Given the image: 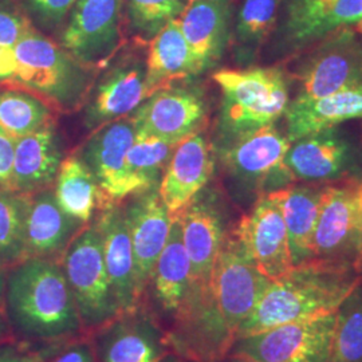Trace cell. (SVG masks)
Segmentation results:
<instances>
[{
	"mask_svg": "<svg viewBox=\"0 0 362 362\" xmlns=\"http://www.w3.org/2000/svg\"><path fill=\"white\" fill-rule=\"evenodd\" d=\"M23 362H49L47 361V358H46V356L38 349H31L28 350V353L26 354V357H25V360Z\"/></svg>",
	"mask_w": 362,
	"mask_h": 362,
	"instance_id": "obj_44",
	"label": "cell"
},
{
	"mask_svg": "<svg viewBox=\"0 0 362 362\" xmlns=\"http://www.w3.org/2000/svg\"><path fill=\"white\" fill-rule=\"evenodd\" d=\"M15 139L0 127V188L11 189Z\"/></svg>",
	"mask_w": 362,
	"mask_h": 362,
	"instance_id": "obj_40",
	"label": "cell"
},
{
	"mask_svg": "<svg viewBox=\"0 0 362 362\" xmlns=\"http://www.w3.org/2000/svg\"><path fill=\"white\" fill-rule=\"evenodd\" d=\"M272 282L259 272L230 231L212 272L211 291L233 341L239 326Z\"/></svg>",
	"mask_w": 362,
	"mask_h": 362,
	"instance_id": "obj_12",
	"label": "cell"
},
{
	"mask_svg": "<svg viewBox=\"0 0 362 362\" xmlns=\"http://www.w3.org/2000/svg\"><path fill=\"white\" fill-rule=\"evenodd\" d=\"M220 362H257L252 361V360H250V358H246V357H240V356H233V354H228V356H226L223 360Z\"/></svg>",
	"mask_w": 362,
	"mask_h": 362,
	"instance_id": "obj_47",
	"label": "cell"
},
{
	"mask_svg": "<svg viewBox=\"0 0 362 362\" xmlns=\"http://www.w3.org/2000/svg\"><path fill=\"white\" fill-rule=\"evenodd\" d=\"M204 189L176 216L180 219L182 242L191 264L192 287L202 293H211L212 272L220 248L233 227L227 224L219 197Z\"/></svg>",
	"mask_w": 362,
	"mask_h": 362,
	"instance_id": "obj_15",
	"label": "cell"
},
{
	"mask_svg": "<svg viewBox=\"0 0 362 362\" xmlns=\"http://www.w3.org/2000/svg\"><path fill=\"white\" fill-rule=\"evenodd\" d=\"M127 22L132 31L143 38L156 34L179 19L191 0H124Z\"/></svg>",
	"mask_w": 362,
	"mask_h": 362,
	"instance_id": "obj_36",
	"label": "cell"
},
{
	"mask_svg": "<svg viewBox=\"0 0 362 362\" xmlns=\"http://www.w3.org/2000/svg\"><path fill=\"white\" fill-rule=\"evenodd\" d=\"M357 272L362 276V179L360 185V257L357 263Z\"/></svg>",
	"mask_w": 362,
	"mask_h": 362,
	"instance_id": "obj_45",
	"label": "cell"
},
{
	"mask_svg": "<svg viewBox=\"0 0 362 362\" xmlns=\"http://www.w3.org/2000/svg\"><path fill=\"white\" fill-rule=\"evenodd\" d=\"M194 287L179 216H173L168 242L146 284L140 306L169 336L191 309Z\"/></svg>",
	"mask_w": 362,
	"mask_h": 362,
	"instance_id": "obj_10",
	"label": "cell"
},
{
	"mask_svg": "<svg viewBox=\"0 0 362 362\" xmlns=\"http://www.w3.org/2000/svg\"><path fill=\"white\" fill-rule=\"evenodd\" d=\"M329 362H362V276L337 309Z\"/></svg>",
	"mask_w": 362,
	"mask_h": 362,
	"instance_id": "obj_35",
	"label": "cell"
},
{
	"mask_svg": "<svg viewBox=\"0 0 362 362\" xmlns=\"http://www.w3.org/2000/svg\"><path fill=\"white\" fill-rule=\"evenodd\" d=\"M28 350L30 346L19 341L3 344L0 345V362H23Z\"/></svg>",
	"mask_w": 362,
	"mask_h": 362,
	"instance_id": "obj_42",
	"label": "cell"
},
{
	"mask_svg": "<svg viewBox=\"0 0 362 362\" xmlns=\"http://www.w3.org/2000/svg\"><path fill=\"white\" fill-rule=\"evenodd\" d=\"M175 148V144L164 140L136 137L125 158L127 199L158 188Z\"/></svg>",
	"mask_w": 362,
	"mask_h": 362,
	"instance_id": "obj_32",
	"label": "cell"
},
{
	"mask_svg": "<svg viewBox=\"0 0 362 362\" xmlns=\"http://www.w3.org/2000/svg\"><path fill=\"white\" fill-rule=\"evenodd\" d=\"M259 272L276 281L294 269L281 204L274 192L262 194L231 228Z\"/></svg>",
	"mask_w": 362,
	"mask_h": 362,
	"instance_id": "obj_13",
	"label": "cell"
},
{
	"mask_svg": "<svg viewBox=\"0 0 362 362\" xmlns=\"http://www.w3.org/2000/svg\"><path fill=\"white\" fill-rule=\"evenodd\" d=\"M38 350L46 356L49 362H98L89 334Z\"/></svg>",
	"mask_w": 362,
	"mask_h": 362,
	"instance_id": "obj_39",
	"label": "cell"
},
{
	"mask_svg": "<svg viewBox=\"0 0 362 362\" xmlns=\"http://www.w3.org/2000/svg\"><path fill=\"white\" fill-rule=\"evenodd\" d=\"M290 145L287 134L272 124L224 144L220 157L238 188L257 200L293 182L284 165Z\"/></svg>",
	"mask_w": 362,
	"mask_h": 362,
	"instance_id": "obj_9",
	"label": "cell"
},
{
	"mask_svg": "<svg viewBox=\"0 0 362 362\" xmlns=\"http://www.w3.org/2000/svg\"><path fill=\"white\" fill-rule=\"evenodd\" d=\"M361 19L362 0H285L282 38L288 50H306Z\"/></svg>",
	"mask_w": 362,
	"mask_h": 362,
	"instance_id": "obj_20",
	"label": "cell"
},
{
	"mask_svg": "<svg viewBox=\"0 0 362 362\" xmlns=\"http://www.w3.org/2000/svg\"><path fill=\"white\" fill-rule=\"evenodd\" d=\"M59 262L86 334L121 314L105 267L101 236L94 223L78 233Z\"/></svg>",
	"mask_w": 362,
	"mask_h": 362,
	"instance_id": "obj_6",
	"label": "cell"
},
{
	"mask_svg": "<svg viewBox=\"0 0 362 362\" xmlns=\"http://www.w3.org/2000/svg\"><path fill=\"white\" fill-rule=\"evenodd\" d=\"M54 122L52 105L16 85L0 86V127L15 140Z\"/></svg>",
	"mask_w": 362,
	"mask_h": 362,
	"instance_id": "obj_31",
	"label": "cell"
},
{
	"mask_svg": "<svg viewBox=\"0 0 362 362\" xmlns=\"http://www.w3.org/2000/svg\"><path fill=\"white\" fill-rule=\"evenodd\" d=\"M326 188L327 184L320 182H291L272 191L281 204L294 267L306 266L310 259L313 233Z\"/></svg>",
	"mask_w": 362,
	"mask_h": 362,
	"instance_id": "obj_28",
	"label": "cell"
},
{
	"mask_svg": "<svg viewBox=\"0 0 362 362\" xmlns=\"http://www.w3.org/2000/svg\"><path fill=\"white\" fill-rule=\"evenodd\" d=\"M134 140L136 129L132 117L119 118L97 129L81 156L97 179L104 208L127 200L125 158Z\"/></svg>",
	"mask_w": 362,
	"mask_h": 362,
	"instance_id": "obj_21",
	"label": "cell"
},
{
	"mask_svg": "<svg viewBox=\"0 0 362 362\" xmlns=\"http://www.w3.org/2000/svg\"><path fill=\"white\" fill-rule=\"evenodd\" d=\"M294 70L300 85L296 98H320L362 85V37L342 27L308 47Z\"/></svg>",
	"mask_w": 362,
	"mask_h": 362,
	"instance_id": "obj_8",
	"label": "cell"
},
{
	"mask_svg": "<svg viewBox=\"0 0 362 362\" xmlns=\"http://www.w3.org/2000/svg\"><path fill=\"white\" fill-rule=\"evenodd\" d=\"M130 117L136 137H152L177 145L202 132L207 106L197 91L167 86L149 95Z\"/></svg>",
	"mask_w": 362,
	"mask_h": 362,
	"instance_id": "obj_17",
	"label": "cell"
},
{
	"mask_svg": "<svg viewBox=\"0 0 362 362\" xmlns=\"http://www.w3.org/2000/svg\"><path fill=\"white\" fill-rule=\"evenodd\" d=\"M282 0H245L238 11L233 39L238 58L251 59L272 35L276 26Z\"/></svg>",
	"mask_w": 362,
	"mask_h": 362,
	"instance_id": "obj_33",
	"label": "cell"
},
{
	"mask_svg": "<svg viewBox=\"0 0 362 362\" xmlns=\"http://www.w3.org/2000/svg\"><path fill=\"white\" fill-rule=\"evenodd\" d=\"M13 341H16V338L13 336V329L8 324L4 309L0 306V345Z\"/></svg>",
	"mask_w": 362,
	"mask_h": 362,
	"instance_id": "obj_43",
	"label": "cell"
},
{
	"mask_svg": "<svg viewBox=\"0 0 362 362\" xmlns=\"http://www.w3.org/2000/svg\"><path fill=\"white\" fill-rule=\"evenodd\" d=\"M62 164V151L55 122L15 141L11 189L37 194L52 188Z\"/></svg>",
	"mask_w": 362,
	"mask_h": 362,
	"instance_id": "obj_26",
	"label": "cell"
},
{
	"mask_svg": "<svg viewBox=\"0 0 362 362\" xmlns=\"http://www.w3.org/2000/svg\"><path fill=\"white\" fill-rule=\"evenodd\" d=\"M16 62L13 85L45 98L47 103L70 106L85 89V66L65 49L31 26L13 47Z\"/></svg>",
	"mask_w": 362,
	"mask_h": 362,
	"instance_id": "obj_5",
	"label": "cell"
},
{
	"mask_svg": "<svg viewBox=\"0 0 362 362\" xmlns=\"http://www.w3.org/2000/svg\"><path fill=\"white\" fill-rule=\"evenodd\" d=\"M31 26L19 0H0V47L13 49Z\"/></svg>",
	"mask_w": 362,
	"mask_h": 362,
	"instance_id": "obj_38",
	"label": "cell"
},
{
	"mask_svg": "<svg viewBox=\"0 0 362 362\" xmlns=\"http://www.w3.org/2000/svg\"><path fill=\"white\" fill-rule=\"evenodd\" d=\"M356 30L360 33V35L362 37V19L357 23V27H356Z\"/></svg>",
	"mask_w": 362,
	"mask_h": 362,
	"instance_id": "obj_49",
	"label": "cell"
},
{
	"mask_svg": "<svg viewBox=\"0 0 362 362\" xmlns=\"http://www.w3.org/2000/svg\"><path fill=\"white\" fill-rule=\"evenodd\" d=\"M122 208L133 250L137 296L141 302L156 262L168 242L173 216L163 203L157 188L132 196Z\"/></svg>",
	"mask_w": 362,
	"mask_h": 362,
	"instance_id": "obj_18",
	"label": "cell"
},
{
	"mask_svg": "<svg viewBox=\"0 0 362 362\" xmlns=\"http://www.w3.org/2000/svg\"><path fill=\"white\" fill-rule=\"evenodd\" d=\"M89 336L98 362H163L173 354L167 333L141 306Z\"/></svg>",
	"mask_w": 362,
	"mask_h": 362,
	"instance_id": "obj_16",
	"label": "cell"
},
{
	"mask_svg": "<svg viewBox=\"0 0 362 362\" xmlns=\"http://www.w3.org/2000/svg\"><path fill=\"white\" fill-rule=\"evenodd\" d=\"M336 317L333 311L236 338L228 354L257 362H329Z\"/></svg>",
	"mask_w": 362,
	"mask_h": 362,
	"instance_id": "obj_7",
	"label": "cell"
},
{
	"mask_svg": "<svg viewBox=\"0 0 362 362\" xmlns=\"http://www.w3.org/2000/svg\"><path fill=\"white\" fill-rule=\"evenodd\" d=\"M93 223L101 236L105 267L118 309L121 314L134 310L140 306V302L129 230L122 204L104 208Z\"/></svg>",
	"mask_w": 362,
	"mask_h": 362,
	"instance_id": "obj_23",
	"label": "cell"
},
{
	"mask_svg": "<svg viewBox=\"0 0 362 362\" xmlns=\"http://www.w3.org/2000/svg\"><path fill=\"white\" fill-rule=\"evenodd\" d=\"M214 81L221 91L219 127L224 144L276 124L290 105L287 81L278 67L223 69Z\"/></svg>",
	"mask_w": 362,
	"mask_h": 362,
	"instance_id": "obj_3",
	"label": "cell"
},
{
	"mask_svg": "<svg viewBox=\"0 0 362 362\" xmlns=\"http://www.w3.org/2000/svg\"><path fill=\"white\" fill-rule=\"evenodd\" d=\"M284 165L293 182L329 184L362 177L361 151L337 127L291 143Z\"/></svg>",
	"mask_w": 362,
	"mask_h": 362,
	"instance_id": "obj_11",
	"label": "cell"
},
{
	"mask_svg": "<svg viewBox=\"0 0 362 362\" xmlns=\"http://www.w3.org/2000/svg\"><path fill=\"white\" fill-rule=\"evenodd\" d=\"M361 179L327 184L306 266L329 272H357Z\"/></svg>",
	"mask_w": 362,
	"mask_h": 362,
	"instance_id": "obj_4",
	"label": "cell"
},
{
	"mask_svg": "<svg viewBox=\"0 0 362 362\" xmlns=\"http://www.w3.org/2000/svg\"><path fill=\"white\" fill-rule=\"evenodd\" d=\"M52 192L66 215L85 226L91 224L104 208L97 179L86 161L78 156L62 161Z\"/></svg>",
	"mask_w": 362,
	"mask_h": 362,
	"instance_id": "obj_30",
	"label": "cell"
},
{
	"mask_svg": "<svg viewBox=\"0 0 362 362\" xmlns=\"http://www.w3.org/2000/svg\"><path fill=\"white\" fill-rule=\"evenodd\" d=\"M3 306L16 341L31 349L86 334L58 260L26 258L8 269Z\"/></svg>",
	"mask_w": 362,
	"mask_h": 362,
	"instance_id": "obj_1",
	"label": "cell"
},
{
	"mask_svg": "<svg viewBox=\"0 0 362 362\" xmlns=\"http://www.w3.org/2000/svg\"><path fill=\"white\" fill-rule=\"evenodd\" d=\"M163 362H180V357L172 354V356H169L168 358H165Z\"/></svg>",
	"mask_w": 362,
	"mask_h": 362,
	"instance_id": "obj_48",
	"label": "cell"
},
{
	"mask_svg": "<svg viewBox=\"0 0 362 362\" xmlns=\"http://www.w3.org/2000/svg\"><path fill=\"white\" fill-rule=\"evenodd\" d=\"M86 226L66 215L52 188L28 196L26 258L61 260L73 239Z\"/></svg>",
	"mask_w": 362,
	"mask_h": 362,
	"instance_id": "obj_25",
	"label": "cell"
},
{
	"mask_svg": "<svg viewBox=\"0 0 362 362\" xmlns=\"http://www.w3.org/2000/svg\"><path fill=\"white\" fill-rule=\"evenodd\" d=\"M28 196L0 188V267L6 272L26 259Z\"/></svg>",
	"mask_w": 362,
	"mask_h": 362,
	"instance_id": "obj_34",
	"label": "cell"
},
{
	"mask_svg": "<svg viewBox=\"0 0 362 362\" xmlns=\"http://www.w3.org/2000/svg\"><path fill=\"white\" fill-rule=\"evenodd\" d=\"M285 117L290 143L349 119H362V85L320 98H294Z\"/></svg>",
	"mask_w": 362,
	"mask_h": 362,
	"instance_id": "obj_27",
	"label": "cell"
},
{
	"mask_svg": "<svg viewBox=\"0 0 362 362\" xmlns=\"http://www.w3.org/2000/svg\"><path fill=\"white\" fill-rule=\"evenodd\" d=\"M6 270L0 267V306L4 309L3 302H4V286H6Z\"/></svg>",
	"mask_w": 362,
	"mask_h": 362,
	"instance_id": "obj_46",
	"label": "cell"
},
{
	"mask_svg": "<svg viewBox=\"0 0 362 362\" xmlns=\"http://www.w3.org/2000/svg\"><path fill=\"white\" fill-rule=\"evenodd\" d=\"M180 362H192V361H187V360H182V358H180Z\"/></svg>",
	"mask_w": 362,
	"mask_h": 362,
	"instance_id": "obj_50",
	"label": "cell"
},
{
	"mask_svg": "<svg viewBox=\"0 0 362 362\" xmlns=\"http://www.w3.org/2000/svg\"><path fill=\"white\" fill-rule=\"evenodd\" d=\"M361 130H362V124H361Z\"/></svg>",
	"mask_w": 362,
	"mask_h": 362,
	"instance_id": "obj_51",
	"label": "cell"
},
{
	"mask_svg": "<svg viewBox=\"0 0 362 362\" xmlns=\"http://www.w3.org/2000/svg\"><path fill=\"white\" fill-rule=\"evenodd\" d=\"M233 0H191L179 18L202 73L216 65L231 40Z\"/></svg>",
	"mask_w": 362,
	"mask_h": 362,
	"instance_id": "obj_24",
	"label": "cell"
},
{
	"mask_svg": "<svg viewBox=\"0 0 362 362\" xmlns=\"http://www.w3.org/2000/svg\"><path fill=\"white\" fill-rule=\"evenodd\" d=\"M149 95L145 64L137 58L124 59L105 73L93 91L85 116L86 125L100 129L136 112Z\"/></svg>",
	"mask_w": 362,
	"mask_h": 362,
	"instance_id": "obj_22",
	"label": "cell"
},
{
	"mask_svg": "<svg viewBox=\"0 0 362 362\" xmlns=\"http://www.w3.org/2000/svg\"><path fill=\"white\" fill-rule=\"evenodd\" d=\"M16 73V62L13 49L0 47V86L13 85Z\"/></svg>",
	"mask_w": 362,
	"mask_h": 362,
	"instance_id": "obj_41",
	"label": "cell"
},
{
	"mask_svg": "<svg viewBox=\"0 0 362 362\" xmlns=\"http://www.w3.org/2000/svg\"><path fill=\"white\" fill-rule=\"evenodd\" d=\"M215 157L199 132L176 145L158 184V194L172 216L180 214L211 180Z\"/></svg>",
	"mask_w": 362,
	"mask_h": 362,
	"instance_id": "obj_19",
	"label": "cell"
},
{
	"mask_svg": "<svg viewBox=\"0 0 362 362\" xmlns=\"http://www.w3.org/2000/svg\"><path fill=\"white\" fill-rule=\"evenodd\" d=\"M124 0H77L61 35V46L81 65L105 64L121 43Z\"/></svg>",
	"mask_w": 362,
	"mask_h": 362,
	"instance_id": "obj_14",
	"label": "cell"
},
{
	"mask_svg": "<svg viewBox=\"0 0 362 362\" xmlns=\"http://www.w3.org/2000/svg\"><path fill=\"white\" fill-rule=\"evenodd\" d=\"M360 278L354 272L294 267L285 276L272 281L239 326L235 339L337 311Z\"/></svg>",
	"mask_w": 362,
	"mask_h": 362,
	"instance_id": "obj_2",
	"label": "cell"
},
{
	"mask_svg": "<svg viewBox=\"0 0 362 362\" xmlns=\"http://www.w3.org/2000/svg\"><path fill=\"white\" fill-rule=\"evenodd\" d=\"M77 0H19L30 23L39 31H55L65 25Z\"/></svg>",
	"mask_w": 362,
	"mask_h": 362,
	"instance_id": "obj_37",
	"label": "cell"
},
{
	"mask_svg": "<svg viewBox=\"0 0 362 362\" xmlns=\"http://www.w3.org/2000/svg\"><path fill=\"white\" fill-rule=\"evenodd\" d=\"M146 86L151 95L170 86L173 81L202 74L187 40L181 33L179 19L169 22L149 42L145 61Z\"/></svg>",
	"mask_w": 362,
	"mask_h": 362,
	"instance_id": "obj_29",
	"label": "cell"
}]
</instances>
